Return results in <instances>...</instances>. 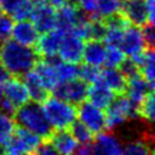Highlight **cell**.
<instances>
[{"label":"cell","instance_id":"36","mask_svg":"<svg viewBox=\"0 0 155 155\" xmlns=\"http://www.w3.org/2000/svg\"><path fill=\"white\" fill-rule=\"evenodd\" d=\"M73 155H98V153L96 151L93 144L86 143V144H79L78 149Z\"/></svg>","mask_w":155,"mask_h":155},{"label":"cell","instance_id":"12","mask_svg":"<svg viewBox=\"0 0 155 155\" xmlns=\"http://www.w3.org/2000/svg\"><path fill=\"white\" fill-rule=\"evenodd\" d=\"M4 90V99L11 103L16 109L24 103H27L29 99L28 90L23 82V80L19 79V76L8 78L2 84Z\"/></svg>","mask_w":155,"mask_h":155},{"label":"cell","instance_id":"13","mask_svg":"<svg viewBox=\"0 0 155 155\" xmlns=\"http://www.w3.org/2000/svg\"><path fill=\"white\" fill-rule=\"evenodd\" d=\"M57 12V28L63 30L64 33H70L74 27L84 18L87 17L76 4L68 1L65 5L56 10Z\"/></svg>","mask_w":155,"mask_h":155},{"label":"cell","instance_id":"42","mask_svg":"<svg viewBox=\"0 0 155 155\" xmlns=\"http://www.w3.org/2000/svg\"><path fill=\"white\" fill-rule=\"evenodd\" d=\"M2 13V8H1V5H0V15Z\"/></svg>","mask_w":155,"mask_h":155},{"label":"cell","instance_id":"2","mask_svg":"<svg viewBox=\"0 0 155 155\" xmlns=\"http://www.w3.org/2000/svg\"><path fill=\"white\" fill-rule=\"evenodd\" d=\"M15 122L22 127L25 128L36 136L42 138H48L52 133V127L50 126L42 108L36 102L28 101L23 105L18 107L15 110Z\"/></svg>","mask_w":155,"mask_h":155},{"label":"cell","instance_id":"33","mask_svg":"<svg viewBox=\"0 0 155 155\" xmlns=\"http://www.w3.org/2000/svg\"><path fill=\"white\" fill-rule=\"evenodd\" d=\"M98 76H99V68H96L88 64H85L81 68H79V78L82 81H85L87 85L97 81Z\"/></svg>","mask_w":155,"mask_h":155},{"label":"cell","instance_id":"25","mask_svg":"<svg viewBox=\"0 0 155 155\" xmlns=\"http://www.w3.org/2000/svg\"><path fill=\"white\" fill-rule=\"evenodd\" d=\"M54 67H56V71H57L59 82L79 78V67L76 65V63L65 62V61H62L58 57H56Z\"/></svg>","mask_w":155,"mask_h":155},{"label":"cell","instance_id":"43","mask_svg":"<svg viewBox=\"0 0 155 155\" xmlns=\"http://www.w3.org/2000/svg\"><path fill=\"white\" fill-rule=\"evenodd\" d=\"M31 1H34V2H38V1H42V0H31Z\"/></svg>","mask_w":155,"mask_h":155},{"label":"cell","instance_id":"18","mask_svg":"<svg viewBox=\"0 0 155 155\" xmlns=\"http://www.w3.org/2000/svg\"><path fill=\"white\" fill-rule=\"evenodd\" d=\"M50 144L59 155H73L79 147V143L67 130H56L50 134Z\"/></svg>","mask_w":155,"mask_h":155},{"label":"cell","instance_id":"8","mask_svg":"<svg viewBox=\"0 0 155 155\" xmlns=\"http://www.w3.org/2000/svg\"><path fill=\"white\" fill-rule=\"evenodd\" d=\"M39 33L48 31L57 25V12L45 0L34 2V8L30 18Z\"/></svg>","mask_w":155,"mask_h":155},{"label":"cell","instance_id":"5","mask_svg":"<svg viewBox=\"0 0 155 155\" xmlns=\"http://www.w3.org/2000/svg\"><path fill=\"white\" fill-rule=\"evenodd\" d=\"M41 144V138L35 133L18 127L11 138L2 145L1 155H22L34 153Z\"/></svg>","mask_w":155,"mask_h":155},{"label":"cell","instance_id":"3","mask_svg":"<svg viewBox=\"0 0 155 155\" xmlns=\"http://www.w3.org/2000/svg\"><path fill=\"white\" fill-rule=\"evenodd\" d=\"M42 111L52 130H67L76 120V105L57 96H47L42 102Z\"/></svg>","mask_w":155,"mask_h":155},{"label":"cell","instance_id":"32","mask_svg":"<svg viewBox=\"0 0 155 155\" xmlns=\"http://www.w3.org/2000/svg\"><path fill=\"white\" fill-rule=\"evenodd\" d=\"M12 27H13V19L10 15H0V44L11 39V33H12Z\"/></svg>","mask_w":155,"mask_h":155},{"label":"cell","instance_id":"38","mask_svg":"<svg viewBox=\"0 0 155 155\" xmlns=\"http://www.w3.org/2000/svg\"><path fill=\"white\" fill-rule=\"evenodd\" d=\"M10 75H11V74L8 73V70H7V69L4 67V64L0 62V82L4 84V82L10 78Z\"/></svg>","mask_w":155,"mask_h":155},{"label":"cell","instance_id":"26","mask_svg":"<svg viewBox=\"0 0 155 155\" xmlns=\"http://www.w3.org/2000/svg\"><path fill=\"white\" fill-rule=\"evenodd\" d=\"M124 0H97L96 19H104L114 13L121 12Z\"/></svg>","mask_w":155,"mask_h":155},{"label":"cell","instance_id":"10","mask_svg":"<svg viewBox=\"0 0 155 155\" xmlns=\"http://www.w3.org/2000/svg\"><path fill=\"white\" fill-rule=\"evenodd\" d=\"M119 48L127 57H132L137 53H140L145 48H148L147 44L144 41V38H143L142 30L138 25H131L130 24L125 29Z\"/></svg>","mask_w":155,"mask_h":155},{"label":"cell","instance_id":"31","mask_svg":"<svg viewBox=\"0 0 155 155\" xmlns=\"http://www.w3.org/2000/svg\"><path fill=\"white\" fill-rule=\"evenodd\" d=\"M125 53L119 47H107L104 65L108 68H119L120 64L125 61Z\"/></svg>","mask_w":155,"mask_h":155},{"label":"cell","instance_id":"7","mask_svg":"<svg viewBox=\"0 0 155 155\" xmlns=\"http://www.w3.org/2000/svg\"><path fill=\"white\" fill-rule=\"evenodd\" d=\"M87 87L88 85L85 81H82L80 78H76L73 80L59 82L57 87L53 90V92H54V96L76 105L86 99Z\"/></svg>","mask_w":155,"mask_h":155},{"label":"cell","instance_id":"35","mask_svg":"<svg viewBox=\"0 0 155 155\" xmlns=\"http://www.w3.org/2000/svg\"><path fill=\"white\" fill-rule=\"evenodd\" d=\"M142 27L143 28L140 30H142L144 41L147 44V47L148 48H153L154 47V42H155V29H154V24L148 22V23H145Z\"/></svg>","mask_w":155,"mask_h":155},{"label":"cell","instance_id":"17","mask_svg":"<svg viewBox=\"0 0 155 155\" xmlns=\"http://www.w3.org/2000/svg\"><path fill=\"white\" fill-rule=\"evenodd\" d=\"M154 86H151L140 74L133 75L131 78L127 79V84H126V96L137 105H139V103L150 93L153 92Z\"/></svg>","mask_w":155,"mask_h":155},{"label":"cell","instance_id":"11","mask_svg":"<svg viewBox=\"0 0 155 155\" xmlns=\"http://www.w3.org/2000/svg\"><path fill=\"white\" fill-rule=\"evenodd\" d=\"M64 34L65 33L57 27L48 31L42 33V35L39 36L35 44L36 52L39 53V56H42L45 58L57 57V52H58V48H59V45L62 42Z\"/></svg>","mask_w":155,"mask_h":155},{"label":"cell","instance_id":"23","mask_svg":"<svg viewBox=\"0 0 155 155\" xmlns=\"http://www.w3.org/2000/svg\"><path fill=\"white\" fill-rule=\"evenodd\" d=\"M54 58H45L44 61H38L36 64L34 65V70L38 73L42 82L45 84L46 88L48 91H53L57 85L59 84V79L56 71L54 67Z\"/></svg>","mask_w":155,"mask_h":155},{"label":"cell","instance_id":"29","mask_svg":"<svg viewBox=\"0 0 155 155\" xmlns=\"http://www.w3.org/2000/svg\"><path fill=\"white\" fill-rule=\"evenodd\" d=\"M71 128V134L74 136V138L76 139V142L79 144H86V143H91L93 140V136L94 133L92 131H90L84 124H81L79 120L74 121L71 124V126L69 127Z\"/></svg>","mask_w":155,"mask_h":155},{"label":"cell","instance_id":"16","mask_svg":"<svg viewBox=\"0 0 155 155\" xmlns=\"http://www.w3.org/2000/svg\"><path fill=\"white\" fill-rule=\"evenodd\" d=\"M121 13L133 25L142 27L148 23L145 0H124Z\"/></svg>","mask_w":155,"mask_h":155},{"label":"cell","instance_id":"4","mask_svg":"<svg viewBox=\"0 0 155 155\" xmlns=\"http://www.w3.org/2000/svg\"><path fill=\"white\" fill-rule=\"evenodd\" d=\"M107 128L116 130L126 122L138 117V105L134 104L127 96H119L105 108Z\"/></svg>","mask_w":155,"mask_h":155},{"label":"cell","instance_id":"44","mask_svg":"<svg viewBox=\"0 0 155 155\" xmlns=\"http://www.w3.org/2000/svg\"><path fill=\"white\" fill-rule=\"evenodd\" d=\"M22 155H31V154H22Z\"/></svg>","mask_w":155,"mask_h":155},{"label":"cell","instance_id":"41","mask_svg":"<svg viewBox=\"0 0 155 155\" xmlns=\"http://www.w3.org/2000/svg\"><path fill=\"white\" fill-rule=\"evenodd\" d=\"M70 1H71V2H74V4H78L80 0H70Z\"/></svg>","mask_w":155,"mask_h":155},{"label":"cell","instance_id":"19","mask_svg":"<svg viewBox=\"0 0 155 155\" xmlns=\"http://www.w3.org/2000/svg\"><path fill=\"white\" fill-rule=\"evenodd\" d=\"M107 54V46L101 40H87L84 45L82 58L85 64L101 68L104 65Z\"/></svg>","mask_w":155,"mask_h":155},{"label":"cell","instance_id":"24","mask_svg":"<svg viewBox=\"0 0 155 155\" xmlns=\"http://www.w3.org/2000/svg\"><path fill=\"white\" fill-rule=\"evenodd\" d=\"M121 155H154L151 136L137 137L122 144Z\"/></svg>","mask_w":155,"mask_h":155},{"label":"cell","instance_id":"39","mask_svg":"<svg viewBox=\"0 0 155 155\" xmlns=\"http://www.w3.org/2000/svg\"><path fill=\"white\" fill-rule=\"evenodd\" d=\"M48 5H51L53 8H59V7H62L63 5H65L68 1H70V0H45Z\"/></svg>","mask_w":155,"mask_h":155},{"label":"cell","instance_id":"27","mask_svg":"<svg viewBox=\"0 0 155 155\" xmlns=\"http://www.w3.org/2000/svg\"><path fill=\"white\" fill-rule=\"evenodd\" d=\"M16 130V122L12 115L0 110V145L2 147L13 134Z\"/></svg>","mask_w":155,"mask_h":155},{"label":"cell","instance_id":"22","mask_svg":"<svg viewBox=\"0 0 155 155\" xmlns=\"http://www.w3.org/2000/svg\"><path fill=\"white\" fill-rule=\"evenodd\" d=\"M101 82H103L107 87H109L115 94L124 93L127 84V78L124 75V73L119 68H105L103 70H99L98 79Z\"/></svg>","mask_w":155,"mask_h":155},{"label":"cell","instance_id":"15","mask_svg":"<svg viewBox=\"0 0 155 155\" xmlns=\"http://www.w3.org/2000/svg\"><path fill=\"white\" fill-rule=\"evenodd\" d=\"M122 144L117 134L103 131L97 134L93 147L98 155H121Z\"/></svg>","mask_w":155,"mask_h":155},{"label":"cell","instance_id":"37","mask_svg":"<svg viewBox=\"0 0 155 155\" xmlns=\"http://www.w3.org/2000/svg\"><path fill=\"white\" fill-rule=\"evenodd\" d=\"M35 153H36V155H59L53 148H52V145L50 144V143H41L40 145H39V148L35 150Z\"/></svg>","mask_w":155,"mask_h":155},{"label":"cell","instance_id":"6","mask_svg":"<svg viewBox=\"0 0 155 155\" xmlns=\"http://www.w3.org/2000/svg\"><path fill=\"white\" fill-rule=\"evenodd\" d=\"M76 119L94 134L107 130L105 111L91 102H81L76 108Z\"/></svg>","mask_w":155,"mask_h":155},{"label":"cell","instance_id":"34","mask_svg":"<svg viewBox=\"0 0 155 155\" xmlns=\"http://www.w3.org/2000/svg\"><path fill=\"white\" fill-rule=\"evenodd\" d=\"M119 69L124 73V75H125L127 79L131 78V76H133V75L139 74V69H138L137 64H136V63L133 62V59H131L130 57H128V58H125V61L120 64Z\"/></svg>","mask_w":155,"mask_h":155},{"label":"cell","instance_id":"21","mask_svg":"<svg viewBox=\"0 0 155 155\" xmlns=\"http://www.w3.org/2000/svg\"><path fill=\"white\" fill-rule=\"evenodd\" d=\"M86 98H88V102H91L92 104L105 109L115 98V93L107 87L103 82H101L99 80L90 84V86L87 87V96Z\"/></svg>","mask_w":155,"mask_h":155},{"label":"cell","instance_id":"40","mask_svg":"<svg viewBox=\"0 0 155 155\" xmlns=\"http://www.w3.org/2000/svg\"><path fill=\"white\" fill-rule=\"evenodd\" d=\"M2 98H4V90H2V84L0 82V102L2 101Z\"/></svg>","mask_w":155,"mask_h":155},{"label":"cell","instance_id":"30","mask_svg":"<svg viewBox=\"0 0 155 155\" xmlns=\"http://www.w3.org/2000/svg\"><path fill=\"white\" fill-rule=\"evenodd\" d=\"M34 8V1L31 0H21L18 2V5L15 7V10L11 12V17L12 19L16 21H24V19H29L31 16Z\"/></svg>","mask_w":155,"mask_h":155},{"label":"cell","instance_id":"28","mask_svg":"<svg viewBox=\"0 0 155 155\" xmlns=\"http://www.w3.org/2000/svg\"><path fill=\"white\" fill-rule=\"evenodd\" d=\"M138 116H140L145 122L153 124L155 117V103L154 93L150 92L138 105Z\"/></svg>","mask_w":155,"mask_h":155},{"label":"cell","instance_id":"1","mask_svg":"<svg viewBox=\"0 0 155 155\" xmlns=\"http://www.w3.org/2000/svg\"><path fill=\"white\" fill-rule=\"evenodd\" d=\"M39 61V53L31 46L22 45L12 39L0 44V62L15 76L31 70Z\"/></svg>","mask_w":155,"mask_h":155},{"label":"cell","instance_id":"14","mask_svg":"<svg viewBox=\"0 0 155 155\" xmlns=\"http://www.w3.org/2000/svg\"><path fill=\"white\" fill-rule=\"evenodd\" d=\"M39 36H40V33L35 28L31 21L24 19V21H17V23H13L12 33H11L12 40L25 46H35Z\"/></svg>","mask_w":155,"mask_h":155},{"label":"cell","instance_id":"9","mask_svg":"<svg viewBox=\"0 0 155 155\" xmlns=\"http://www.w3.org/2000/svg\"><path fill=\"white\" fill-rule=\"evenodd\" d=\"M84 40L74 33H65L59 45L57 57L62 61L70 63H79L82 58Z\"/></svg>","mask_w":155,"mask_h":155},{"label":"cell","instance_id":"20","mask_svg":"<svg viewBox=\"0 0 155 155\" xmlns=\"http://www.w3.org/2000/svg\"><path fill=\"white\" fill-rule=\"evenodd\" d=\"M23 76V82L28 90L29 93V99L36 103H41L47 96H48V90L46 88L45 84L38 75V73L34 70V68L29 71H27Z\"/></svg>","mask_w":155,"mask_h":155}]
</instances>
